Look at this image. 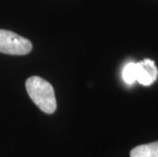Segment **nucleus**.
<instances>
[{"label":"nucleus","mask_w":158,"mask_h":157,"mask_svg":"<svg viewBox=\"0 0 158 157\" xmlns=\"http://www.w3.org/2000/svg\"><path fill=\"white\" fill-rule=\"evenodd\" d=\"M136 81L143 86H150L157 80L158 69L155 62L151 59L144 60L136 63Z\"/></svg>","instance_id":"nucleus-3"},{"label":"nucleus","mask_w":158,"mask_h":157,"mask_svg":"<svg viewBox=\"0 0 158 157\" xmlns=\"http://www.w3.org/2000/svg\"><path fill=\"white\" fill-rule=\"evenodd\" d=\"M136 63L130 62L123 69V79L129 85H132L136 82Z\"/></svg>","instance_id":"nucleus-5"},{"label":"nucleus","mask_w":158,"mask_h":157,"mask_svg":"<svg viewBox=\"0 0 158 157\" xmlns=\"http://www.w3.org/2000/svg\"><path fill=\"white\" fill-rule=\"evenodd\" d=\"M27 92L32 101L47 114H52L56 110L57 103L52 85L40 76H31L26 82Z\"/></svg>","instance_id":"nucleus-1"},{"label":"nucleus","mask_w":158,"mask_h":157,"mask_svg":"<svg viewBox=\"0 0 158 157\" xmlns=\"http://www.w3.org/2000/svg\"><path fill=\"white\" fill-rule=\"evenodd\" d=\"M130 155L131 157H158V142L137 146Z\"/></svg>","instance_id":"nucleus-4"},{"label":"nucleus","mask_w":158,"mask_h":157,"mask_svg":"<svg viewBox=\"0 0 158 157\" xmlns=\"http://www.w3.org/2000/svg\"><path fill=\"white\" fill-rule=\"evenodd\" d=\"M28 39L7 30H0V52L9 55H26L32 51Z\"/></svg>","instance_id":"nucleus-2"}]
</instances>
